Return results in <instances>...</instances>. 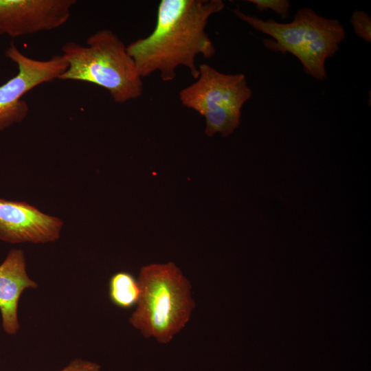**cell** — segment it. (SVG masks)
<instances>
[{
	"label": "cell",
	"mask_w": 371,
	"mask_h": 371,
	"mask_svg": "<svg viewBox=\"0 0 371 371\" xmlns=\"http://www.w3.org/2000/svg\"><path fill=\"white\" fill-rule=\"evenodd\" d=\"M5 54L16 65L18 73L0 86V131L25 117L28 105L21 100L25 93L42 83L58 79L68 67L62 55L36 60L23 54L13 43Z\"/></svg>",
	"instance_id": "8992f818"
},
{
	"label": "cell",
	"mask_w": 371,
	"mask_h": 371,
	"mask_svg": "<svg viewBox=\"0 0 371 371\" xmlns=\"http://www.w3.org/2000/svg\"><path fill=\"white\" fill-rule=\"evenodd\" d=\"M100 370L101 367L97 363L76 358L58 371H100Z\"/></svg>",
	"instance_id": "4fadbf2b"
},
{
	"label": "cell",
	"mask_w": 371,
	"mask_h": 371,
	"mask_svg": "<svg viewBox=\"0 0 371 371\" xmlns=\"http://www.w3.org/2000/svg\"><path fill=\"white\" fill-rule=\"evenodd\" d=\"M234 12L256 31L273 38L263 40L268 49L293 54L302 63L304 72L319 80L326 79V60L335 54L346 37L338 19L325 18L310 8L299 9L293 20L286 23L272 19L265 21L238 9Z\"/></svg>",
	"instance_id": "3957f363"
},
{
	"label": "cell",
	"mask_w": 371,
	"mask_h": 371,
	"mask_svg": "<svg viewBox=\"0 0 371 371\" xmlns=\"http://www.w3.org/2000/svg\"><path fill=\"white\" fill-rule=\"evenodd\" d=\"M224 8L221 0H161L152 33L126 47L139 76L159 71L161 80L169 82L183 66L196 80V56L210 58L216 52L205 32L207 21Z\"/></svg>",
	"instance_id": "6da1fadb"
},
{
	"label": "cell",
	"mask_w": 371,
	"mask_h": 371,
	"mask_svg": "<svg viewBox=\"0 0 371 371\" xmlns=\"http://www.w3.org/2000/svg\"><path fill=\"white\" fill-rule=\"evenodd\" d=\"M137 280L140 297L130 324L145 337L166 344L190 318L195 306L191 285L171 262L143 267Z\"/></svg>",
	"instance_id": "277c9868"
},
{
	"label": "cell",
	"mask_w": 371,
	"mask_h": 371,
	"mask_svg": "<svg viewBox=\"0 0 371 371\" xmlns=\"http://www.w3.org/2000/svg\"><path fill=\"white\" fill-rule=\"evenodd\" d=\"M198 68L196 81L180 91L179 100L205 117V135L227 137L239 126L242 107L252 91L243 74H223L207 64Z\"/></svg>",
	"instance_id": "5b68a950"
},
{
	"label": "cell",
	"mask_w": 371,
	"mask_h": 371,
	"mask_svg": "<svg viewBox=\"0 0 371 371\" xmlns=\"http://www.w3.org/2000/svg\"><path fill=\"white\" fill-rule=\"evenodd\" d=\"M63 222L25 201L0 198V240L47 243L60 238Z\"/></svg>",
	"instance_id": "ba28073f"
},
{
	"label": "cell",
	"mask_w": 371,
	"mask_h": 371,
	"mask_svg": "<svg viewBox=\"0 0 371 371\" xmlns=\"http://www.w3.org/2000/svg\"><path fill=\"white\" fill-rule=\"evenodd\" d=\"M75 0H0V35L17 37L56 29L71 16Z\"/></svg>",
	"instance_id": "52a82bcc"
},
{
	"label": "cell",
	"mask_w": 371,
	"mask_h": 371,
	"mask_svg": "<svg viewBox=\"0 0 371 371\" xmlns=\"http://www.w3.org/2000/svg\"><path fill=\"white\" fill-rule=\"evenodd\" d=\"M67 69L58 79L88 82L106 89L113 100L124 103L143 93L142 78L126 47L110 30L89 36L86 45L68 42L62 47Z\"/></svg>",
	"instance_id": "7a4b0ae2"
},
{
	"label": "cell",
	"mask_w": 371,
	"mask_h": 371,
	"mask_svg": "<svg viewBox=\"0 0 371 371\" xmlns=\"http://www.w3.org/2000/svg\"><path fill=\"white\" fill-rule=\"evenodd\" d=\"M38 284L28 276L23 250H10L0 265V313L3 330L10 335L20 329L18 307L23 292Z\"/></svg>",
	"instance_id": "9c48e42d"
},
{
	"label": "cell",
	"mask_w": 371,
	"mask_h": 371,
	"mask_svg": "<svg viewBox=\"0 0 371 371\" xmlns=\"http://www.w3.org/2000/svg\"><path fill=\"white\" fill-rule=\"evenodd\" d=\"M350 23L357 36L366 42H371V18L368 14L356 10L350 17Z\"/></svg>",
	"instance_id": "8fae6325"
},
{
	"label": "cell",
	"mask_w": 371,
	"mask_h": 371,
	"mask_svg": "<svg viewBox=\"0 0 371 371\" xmlns=\"http://www.w3.org/2000/svg\"><path fill=\"white\" fill-rule=\"evenodd\" d=\"M109 295L117 307L128 309L137 305L140 297L137 279L126 271L114 273L109 282Z\"/></svg>",
	"instance_id": "30bf717a"
},
{
	"label": "cell",
	"mask_w": 371,
	"mask_h": 371,
	"mask_svg": "<svg viewBox=\"0 0 371 371\" xmlns=\"http://www.w3.org/2000/svg\"><path fill=\"white\" fill-rule=\"evenodd\" d=\"M248 1L254 3L260 12L271 10L279 14L282 19L289 16L291 3L288 0H249Z\"/></svg>",
	"instance_id": "7c38bea8"
}]
</instances>
